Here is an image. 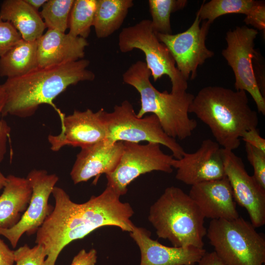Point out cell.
Instances as JSON below:
<instances>
[{"instance_id":"obj_21","label":"cell","mask_w":265,"mask_h":265,"mask_svg":"<svg viewBox=\"0 0 265 265\" xmlns=\"http://www.w3.org/2000/svg\"><path fill=\"white\" fill-rule=\"evenodd\" d=\"M0 195V227L10 228L20 220L29 203L32 188L26 178L6 176Z\"/></svg>"},{"instance_id":"obj_3","label":"cell","mask_w":265,"mask_h":265,"mask_svg":"<svg viewBox=\"0 0 265 265\" xmlns=\"http://www.w3.org/2000/svg\"><path fill=\"white\" fill-rule=\"evenodd\" d=\"M189 112L209 128L222 148L231 151L238 148L242 134L257 129L259 122L245 91L218 86L202 88L194 96Z\"/></svg>"},{"instance_id":"obj_24","label":"cell","mask_w":265,"mask_h":265,"mask_svg":"<svg viewBox=\"0 0 265 265\" xmlns=\"http://www.w3.org/2000/svg\"><path fill=\"white\" fill-rule=\"evenodd\" d=\"M132 0H97L93 26L98 38L108 37L122 26Z\"/></svg>"},{"instance_id":"obj_29","label":"cell","mask_w":265,"mask_h":265,"mask_svg":"<svg viewBox=\"0 0 265 265\" xmlns=\"http://www.w3.org/2000/svg\"><path fill=\"white\" fill-rule=\"evenodd\" d=\"M247 160L254 170L253 175L260 185L265 188V152L245 143Z\"/></svg>"},{"instance_id":"obj_19","label":"cell","mask_w":265,"mask_h":265,"mask_svg":"<svg viewBox=\"0 0 265 265\" xmlns=\"http://www.w3.org/2000/svg\"><path fill=\"white\" fill-rule=\"evenodd\" d=\"M87 40L48 29L37 40L38 67L46 68L83 59Z\"/></svg>"},{"instance_id":"obj_31","label":"cell","mask_w":265,"mask_h":265,"mask_svg":"<svg viewBox=\"0 0 265 265\" xmlns=\"http://www.w3.org/2000/svg\"><path fill=\"white\" fill-rule=\"evenodd\" d=\"M6 101V94L2 85L0 84V163L7 152V146L11 133V128L2 118V112Z\"/></svg>"},{"instance_id":"obj_12","label":"cell","mask_w":265,"mask_h":265,"mask_svg":"<svg viewBox=\"0 0 265 265\" xmlns=\"http://www.w3.org/2000/svg\"><path fill=\"white\" fill-rule=\"evenodd\" d=\"M26 179L32 188V195L26 210L14 226L8 229L0 227V235L6 238L13 248L16 247L25 233L32 235L43 224L53 209L48 201L59 180L55 174H49L43 169L32 170Z\"/></svg>"},{"instance_id":"obj_18","label":"cell","mask_w":265,"mask_h":265,"mask_svg":"<svg viewBox=\"0 0 265 265\" xmlns=\"http://www.w3.org/2000/svg\"><path fill=\"white\" fill-rule=\"evenodd\" d=\"M123 147V142L108 145L103 141L81 148L70 172L73 183L87 182L93 177L96 183L101 174L112 172L119 163Z\"/></svg>"},{"instance_id":"obj_26","label":"cell","mask_w":265,"mask_h":265,"mask_svg":"<svg viewBox=\"0 0 265 265\" xmlns=\"http://www.w3.org/2000/svg\"><path fill=\"white\" fill-rule=\"evenodd\" d=\"M186 0H149L151 25L156 33L172 34L171 14L184 8Z\"/></svg>"},{"instance_id":"obj_13","label":"cell","mask_w":265,"mask_h":265,"mask_svg":"<svg viewBox=\"0 0 265 265\" xmlns=\"http://www.w3.org/2000/svg\"><path fill=\"white\" fill-rule=\"evenodd\" d=\"M225 174L236 203L245 209L251 223L259 228L265 224V188L247 172L242 159L233 151L222 148Z\"/></svg>"},{"instance_id":"obj_23","label":"cell","mask_w":265,"mask_h":265,"mask_svg":"<svg viewBox=\"0 0 265 265\" xmlns=\"http://www.w3.org/2000/svg\"><path fill=\"white\" fill-rule=\"evenodd\" d=\"M37 40L22 39L0 57V76L7 79L25 75L38 68Z\"/></svg>"},{"instance_id":"obj_5","label":"cell","mask_w":265,"mask_h":265,"mask_svg":"<svg viewBox=\"0 0 265 265\" xmlns=\"http://www.w3.org/2000/svg\"><path fill=\"white\" fill-rule=\"evenodd\" d=\"M205 217L189 195L178 187H167L151 206L148 220L159 238L173 246L204 248Z\"/></svg>"},{"instance_id":"obj_25","label":"cell","mask_w":265,"mask_h":265,"mask_svg":"<svg viewBox=\"0 0 265 265\" xmlns=\"http://www.w3.org/2000/svg\"><path fill=\"white\" fill-rule=\"evenodd\" d=\"M97 0H74L69 19L68 33L86 39L93 26Z\"/></svg>"},{"instance_id":"obj_10","label":"cell","mask_w":265,"mask_h":265,"mask_svg":"<svg viewBox=\"0 0 265 265\" xmlns=\"http://www.w3.org/2000/svg\"><path fill=\"white\" fill-rule=\"evenodd\" d=\"M123 152L118 164L111 173L106 175L107 186L120 196L128 191V186L142 174L153 171L167 173L173 172L172 155L163 152L159 144H146L123 142Z\"/></svg>"},{"instance_id":"obj_33","label":"cell","mask_w":265,"mask_h":265,"mask_svg":"<svg viewBox=\"0 0 265 265\" xmlns=\"http://www.w3.org/2000/svg\"><path fill=\"white\" fill-rule=\"evenodd\" d=\"M241 138L245 143L265 152V139L261 137L257 129H252L245 131Z\"/></svg>"},{"instance_id":"obj_20","label":"cell","mask_w":265,"mask_h":265,"mask_svg":"<svg viewBox=\"0 0 265 265\" xmlns=\"http://www.w3.org/2000/svg\"><path fill=\"white\" fill-rule=\"evenodd\" d=\"M200 19L212 24L219 17L229 14H243L246 25L257 30H265V5L263 1L255 0H211L203 2L197 11Z\"/></svg>"},{"instance_id":"obj_6","label":"cell","mask_w":265,"mask_h":265,"mask_svg":"<svg viewBox=\"0 0 265 265\" xmlns=\"http://www.w3.org/2000/svg\"><path fill=\"white\" fill-rule=\"evenodd\" d=\"M255 228L240 216L213 219L206 236L225 265H265V238Z\"/></svg>"},{"instance_id":"obj_27","label":"cell","mask_w":265,"mask_h":265,"mask_svg":"<svg viewBox=\"0 0 265 265\" xmlns=\"http://www.w3.org/2000/svg\"><path fill=\"white\" fill-rule=\"evenodd\" d=\"M74 0H47L40 15L48 29L65 32Z\"/></svg>"},{"instance_id":"obj_1","label":"cell","mask_w":265,"mask_h":265,"mask_svg":"<svg viewBox=\"0 0 265 265\" xmlns=\"http://www.w3.org/2000/svg\"><path fill=\"white\" fill-rule=\"evenodd\" d=\"M52 194L54 207L36 233L35 243L44 247L47 255L45 265H55L64 247L97 229L111 226L131 232L135 226L131 220L132 208L121 202L120 196L109 186L83 203L72 201L58 186L54 187Z\"/></svg>"},{"instance_id":"obj_35","label":"cell","mask_w":265,"mask_h":265,"mask_svg":"<svg viewBox=\"0 0 265 265\" xmlns=\"http://www.w3.org/2000/svg\"><path fill=\"white\" fill-rule=\"evenodd\" d=\"M198 265H225L215 253L213 251L207 253L203 256L198 263Z\"/></svg>"},{"instance_id":"obj_28","label":"cell","mask_w":265,"mask_h":265,"mask_svg":"<svg viewBox=\"0 0 265 265\" xmlns=\"http://www.w3.org/2000/svg\"><path fill=\"white\" fill-rule=\"evenodd\" d=\"M14 256L15 265H45L47 255L41 245L25 244L14 251Z\"/></svg>"},{"instance_id":"obj_4","label":"cell","mask_w":265,"mask_h":265,"mask_svg":"<svg viewBox=\"0 0 265 265\" xmlns=\"http://www.w3.org/2000/svg\"><path fill=\"white\" fill-rule=\"evenodd\" d=\"M151 72L145 62L137 61L123 73L124 82L133 87L140 97V108L136 114L141 118L152 113L159 119L162 129L170 137L184 140L190 136L197 126L189 116L194 95L186 91L173 93L160 92L151 83Z\"/></svg>"},{"instance_id":"obj_32","label":"cell","mask_w":265,"mask_h":265,"mask_svg":"<svg viewBox=\"0 0 265 265\" xmlns=\"http://www.w3.org/2000/svg\"><path fill=\"white\" fill-rule=\"evenodd\" d=\"M97 252L92 248L86 251L85 249L80 250L73 258L70 265H96Z\"/></svg>"},{"instance_id":"obj_2","label":"cell","mask_w":265,"mask_h":265,"mask_svg":"<svg viewBox=\"0 0 265 265\" xmlns=\"http://www.w3.org/2000/svg\"><path fill=\"white\" fill-rule=\"evenodd\" d=\"M90 61L81 59L58 65L38 67L19 77L6 79L2 84L6 94L2 117L25 118L33 115L39 106L47 104L57 112L61 121L66 115L54 100L71 85L93 81L95 74L88 69Z\"/></svg>"},{"instance_id":"obj_17","label":"cell","mask_w":265,"mask_h":265,"mask_svg":"<svg viewBox=\"0 0 265 265\" xmlns=\"http://www.w3.org/2000/svg\"><path fill=\"white\" fill-rule=\"evenodd\" d=\"M188 195L205 218L232 220L239 216L231 186L226 176L192 186Z\"/></svg>"},{"instance_id":"obj_30","label":"cell","mask_w":265,"mask_h":265,"mask_svg":"<svg viewBox=\"0 0 265 265\" xmlns=\"http://www.w3.org/2000/svg\"><path fill=\"white\" fill-rule=\"evenodd\" d=\"M22 39L13 25L0 18V57Z\"/></svg>"},{"instance_id":"obj_11","label":"cell","mask_w":265,"mask_h":265,"mask_svg":"<svg viewBox=\"0 0 265 265\" xmlns=\"http://www.w3.org/2000/svg\"><path fill=\"white\" fill-rule=\"evenodd\" d=\"M201 21L197 12L193 23L186 31L175 34L156 33L159 41L170 51L177 68L187 81L189 78L195 79L198 67L214 55V52L206 46L211 24L204 21L200 26Z\"/></svg>"},{"instance_id":"obj_9","label":"cell","mask_w":265,"mask_h":265,"mask_svg":"<svg viewBox=\"0 0 265 265\" xmlns=\"http://www.w3.org/2000/svg\"><path fill=\"white\" fill-rule=\"evenodd\" d=\"M258 31L246 26H237L226 33L227 47L222 54L231 67L235 78L236 90L249 93L258 112L265 115V99L260 89L254 72L253 59L257 56L255 40Z\"/></svg>"},{"instance_id":"obj_8","label":"cell","mask_w":265,"mask_h":265,"mask_svg":"<svg viewBox=\"0 0 265 265\" xmlns=\"http://www.w3.org/2000/svg\"><path fill=\"white\" fill-rule=\"evenodd\" d=\"M118 47L123 53L134 49L141 51L154 81L166 75L171 82V92L186 91L187 81L177 68L169 49L158 38L150 20L144 19L123 28L119 34Z\"/></svg>"},{"instance_id":"obj_14","label":"cell","mask_w":265,"mask_h":265,"mask_svg":"<svg viewBox=\"0 0 265 265\" xmlns=\"http://www.w3.org/2000/svg\"><path fill=\"white\" fill-rule=\"evenodd\" d=\"M104 110H75L72 114L65 115L60 121V133L48 137L51 149L57 152L65 146L81 149L106 140L107 130L103 117Z\"/></svg>"},{"instance_id":"obj_36","label":"cell","mask_w":265,"mask_h":265,"mask_svg":"<svg viewBox=\"0 0 265 265\" xmlns=\"http://www.w3.org/2000/svg\"><path fill=\"white\" fill-rule=\"evenodd\" d=\"M31 7L38 11L40 8L42 7L47 0H25Z\"/></svg>"},{"instance_id":"obj_37","label":"cell","mask_w":265,"mask_h":265,"mask_svg":"<svg viewBox=\"0 0 265 265\" xmlns=\"http://www.w3.org/2000/svg\"><path fill=\"white\" fill-rule=\"evenodd\" d=\"M6 181V176H5L0 170V192L3 189Z\"/></svg>"},{"instance_id":"obj_7","label":"cell","mask_w":265,"mask_h":265,"mask_svg":"<svg viewBox=\"0 0 265 265\" xmlns=\"http://www.w3.org/2000/svg\"><path fill=\"white\" fill-rule=\"evenodd\" d=\"M103 117L107 130L104 142L107 145L119 141L156 143L168 148L173 157L177 159L186 152L176 139L164 132L156 115L137 117L132 105L128 100L115 105L111 112L104 110Z\"/></svg>"},{"instance_id":"obj_15","label":"cell","mask_w":265,"mask_h":265,"mask_svg":"<svg viewBox=\"0 0 265 265\" xmlns=\"http://www.w3.org/2000/svg\"><path fill=\"white\" fill-rule=\"evenodd\" d=\"M172 167L177 169L176 179L191 186L225 176L222 148L210 138L203 140L195 152H185L181 159H174Z\"/></svg>"},{"instance_id":"obj_34","label":"cell","mask_w":265,"mask_h":265,"mask_svg":"<svg viewBox=\"0 0 265 265\" xmlns=\"http://www.w3.org/2000/svg\"><path fill=\"white\" fill-rule=\"evenodd\" d=\"M14 251L11 250L0 238V265H13Z\"/></svg>"},{"instance_id":"obj_22","label":"cell","mask_w":265,"mask_h":265,"mask_svg":"<svg viewBox=\"0 0 265 265\" xmlns=\"http://www.w3.org/2000/svg\"><path fill=\"white\" fill-rule=\"evenodd\" d=\"M0 18L11 23L27 41L37 40L43 34L46 25L38 11L25 0H4L0 8Z\"/></svg>"},{"instance_id":"obj_16","label":"cell","mask_w":265,"mask_h":265,"mask_svg":"<svg viewBox=\"0 0 265 265\" xmlns=\"http://www.w3.org/2000/svg\"><path fill=\"white\" fill-rule=\"evenodd\" d=\"M130 235L140 250L139 265H195L206 252L194 246L164 245L151 238L150 232L142 227L134 226Z\"/></svg>"}]
</instances>
